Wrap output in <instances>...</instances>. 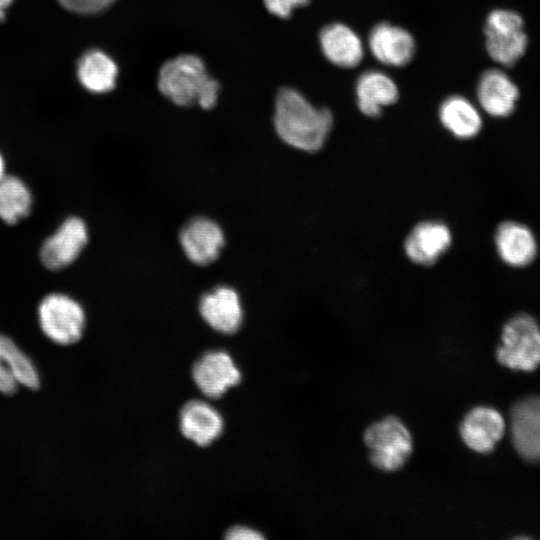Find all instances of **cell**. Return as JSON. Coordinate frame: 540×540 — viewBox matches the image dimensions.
<instances>
[{"label": "cell", "instance_id": "cell-21", "mask_svg": "<svg viewBox=\"0 0 540 540\" xmlns=\"http://www.w3.org/2000/svg\"><path fill=\"white\" fill-rule=\"evenodd\" d=\"M439 117L443 126L460 139H470L481 130L479 112L461 96L447 98L440 106Z\"/></svg>", "mask_w": 540, "mask_h": 540}, {"label": "cell", "instance_id": "cell-13", "mask_svg": "<svg viewBox=\"0 0 540 540\" xmlns=\"http://www.w3.org/2000/svg\"><path fill=\"white\" fill-rule=\"evenodd\" d=\"M202 318L214 330L231 334L236 332L243 318L238 293L227 286H220L205 294L199 305Z\"/></svg>", "mask_w": 540, "mask_h": 540}, {"label": "cell", "instance_id": "cell-20", "mask_svg": "<svg viewBox=\"0 0 540 540\" xmlns=\"http://www.w3.org/2000/svg\"><path fill=\"white\" fill-rule=\"evenodd\" d=\"M356 98L360 111L366 116L377 117L384 106L398 98L394 81L386 74L369 70L360 75L356 83Z\"/></svg>", "mask_w": 540, "mask_h": 540}, {"label": "cell", "instance_id": "cell-3", "mask_svg": "<svg viewBox=\"0 0 540 540\" xmlns=\"http://www.w3.org/2000/svg\"><path fill=\"white\" fill-rule=\"evenodd\" d=\"M363 441L370 463L383 472L400 470L413 451L409 429L392 415L371 423L364 431Z\"/></svg>", "mask_w": 540, "mask_h": 540}, {"label": "cell", "instance_id": "cell-27", "mask_svg": "<svg viewBox=\"0 0 540 540\" xmlns=\"http://www.w3.org/2000/svg\"><path fill=\"white\" fill-rule=\"evenodd\" d=\"M264 536L258 531H255L248 527L235 526L228 530L226 539L229 540H260Z\"/></svg>", "mask_w": 540, "mask_h": 540}, {"label": "cell", "instance_id": "cell-10", "mask_svg": "<svg viewBox=\"0 0 540 540\" xmlns=\"http://www.w3.org/2000/svg\"><path fill=\"white\" fill-rule=\"evenodd\" d=\"M504 429V420L498 411L479 406L464 416L459 433L468 448L478 453H489L503 436Z\"/></svg>", "mask_w": 540, "mask_h": 540}, {"label": "cell", "instance_id": "cell-2", "mask_svg": "<svg viewBox=\"0 0 540 540\" xmlns=\"http://www.w3.org/2000/svg\"><path fill=\"white\" fill-rule=\"evenodd\" d=\"M157 86L175 105L198 104L207 110L215 107L220 91L219 82L208 74L204 61L194 54H181L167 60L159 70Z\"/></svg>", "mask_w": 540, "mask_h": 540}, {"label": "cell", "instance_id": "cell-29", "mask_svg": "<svg viewBox=\"0 0 540 540\" xmlns=\"http://www.w3.org/2000/svg\"><path fill=\"white\" fill-rule=\"evenodd\" d=\"M4 171H5L4 160L0 154V179L5 175Z\"/></svg>", "mask_w": 540, "mask_h": 540}, {"label": "cell", "instance_id": "cell-4", "mask_svg": "<svg viewBox=\"0 0 540 540\" xmlns=\"http://www.w3.org/2000/svg\"><path fill=\"white\" fill-rule=\"evenodd\" d=\"M498 361L509 368L532 371L540 364V328L527 314L511 318L503 327Z\"/></svg>", "mask_w": 540, "mask_h": 540}, {"label": "cell", "instance_id": "cell-25", "mask_svg": "<svg viewBox=\"0 0 540 540\" xmlns=\"http://www.w3.org/2000/svg\"><path fill=\"white\" fill-rule=\"evenodd\" d=\"M310 0H263L266 9L279 18H289L293 10Z\"/></svg>", "mask_w": 540, "mask_h": 540}, {"label": "cell", "instance_id": "cell-1", "mask_svg": "<svg viewBox=\"0 0 540 540\" xmlns=\"http://www.w3.org/2000/svg\"><path fill=\"white\" fill-rule=\"evenodd\" d=\"M274 127L288 145L305 151L320 150L333 125L326 108H316L297 90L282 88L275 99Z\"/></svg>", "mask_w": 540, "mask_h": 540}, {"label": "cell", "instance_id": "cell-11", "mask_svg": "<svg viewBox=\"0 0 540 540\" xmlns=\"http://www.w3.org/2000/svg\"><path fill=\"white\" fill-rule=\"evenodd\" d=\"M450 229L437 221L416 225L404 242V251L414 263L423 266L434 264L451 245Z\"/></svg>", "mask_w": 540, "mask_h": 540}, {"label": "cell", "instance_id": "cell-15", "mask_svg": "<svg viewBox=\"0 0 540 540\" xmlns=\"http://www.w3.org/2000/svg\"><path fill=\"white\" fill-rule=\"evenodd\" d=\"M369 47L378 61L398 67L411 60L415 42L411 34L403 28L381 23L371 30Z\"/></svg>", "mask_w": 540, "mask_h": 540}, {"label": "cell", "instance_id": "cell-24", "mask_svg": "<svg viewBox=\"0 0 540 540\" xmlns=\"http://www.w3.org/2000/svg\"><path fill=\"white\" fill-rule=\"evenodd\" d=\"M68 11L92 15L100 13L110 7L115 0H57Z\"/></svg>", "mask_w": 540, "mask_h": 540}, {"label": "cell", "instance_id": "cell-7", "mask_svg": "<svg viewBox=\"0 0 540 540\" xmlns=\"http://www.w3.org/2000/svg\"><path fill=\"white\" fill-rule=\"evenodd\" d=\"M87 241L88 231L84 221L69 217L43 243L40 251L42 263L51 270L62 269L80 255Z\"/></svg>", "mask_w": 540, "mask_h": 540}, {"label": "cell", "instance_id": "cell-5", "mask_svg": "<svg viewBox=\"0 0 540 540\" xmlns=\"http://www.w3.org/2000/svg\"><path fill=\"white\" fill-rule=\"evenodd\" d=\"M41 330L56 344L71 345L79 341L85 327L82 306L67 295L52 293L38 307Z\"/></svg>", "mask_w": 540, "mask_h": 540}, {"label": "cell", "instance_id": "cell-19", "mask_svg": "<svg viewBox=\"0 0 540 540\" xmlns=\"http://www.w3.org/2000/svg\"><path fill=\"white\" fill-rule=\"evenodd\" d=\"M182 434L197 445L206 446L220 436L223 420L220 414L202 401L188 402L180 413Z\"/></svg>", "mask_w": 540, "mask_h": 540}, {"label": "cell", "instance_id": "cell-8", "mask_svg": "<svg viewBox=\"0 0 540 540\" xmlns=\"http://www.w3.org/2000/svg\"><path fill=\"white\" fill-rule=\"evenodd\" d=\"M179 238L185 255L197 265H207L215 261L224 245L221 227L206 217H196L188 221Z\"/></svg>", "mask_w": 540, "mask_h": 540}, {"label": "cell", "instance_id": "cell-6", "mask_svg": "<svg viewBox=\"0 0 540 540\" xmlns=\"http://www.w3.org/2000/svg\"><path fill=\"white\" fill-rule=\"evenodd\" d=\"M485 36L490 57L505 66L513 65L527 46L522 18L508 10H494L489 14Z\"/></svg>", "mask_w": 540, "mask_h": 540}, {"label": "cell", "instance_id": "cell-26", "mask_svg": "<svg viewBox=\"0 0 540 540\" xmlns=\"http://www.w3.org/2000/svg\"><path fill=\"white\" fill-rule=\"evenodd\" d=\"M19 386L12 371L0 360V393L12 395Z\"/></svg>", "mask_w": 540, "mask_h": 540}, {"label": "cell", "instance_id": "cell-22", "mask_svg": "<svg viewBox=\"0 0 540 540\" xmlns=\"http://www.w3.org/2000/svg\"><path fill=\"white\" fill-rule=\"evenodd\" d=\"M32 196L25 183L4 175L0 179V218L7 224H16L30 213Z\"/></svg>", "mask_w": 540, "mask_h": 540}, {"label": "cell", "instance_id": "cell-9", "mask_svg": "<svg viewBox=\"0 0 540 540\" xmlns=\"http://www.w3.org/2000/svg\"><path fill=\"white\" fill-rule=\"evenodd\" d=\"M193 378L204 395L217 398L240 382L241 373L228 353L212 351L195 363Z\"/></svg>", "mask_w": 540, "mask_h": 540}, {"label": "cell", "instance_id": "cell-18", "mask_svg": "<svg viewBox=\"0 0 540 540\" xmlns=\"http://www.w3.org/2000/svg\"><path fill=\"white\" fill-rule=\"evenodd\" d=\"M477 96L482 108L488 114L494 117H505L514 109L518 89L506 74L492 69L481 76Z\"/></svg>", "mask_w": 540, "mask_h": 540}, {"label": "cell", "instance_id": "cell-16", "mask_svg": "<svg viewBox=\"0 0 540 540\" xmlns=\"http://www.w3.org/2000/svg\"><path fill=\"white\" fill-rule=\"evenodd\" d=\"M118 73L114 59L98 48L85 51L76 65V76L80 85L94 94L112 91L116 86Z\"/></svg>", "mask_w": 540, "mask_h": 540}, {"label": "cell", "instance_id": "cell-12", "mask_svg": "<svg viewBox=\"0 0 540 540\" xmlns=\"http://www.w3.org/2000/svg\"><path fill=\"white\" fill-rule=\"evenodd\" d=\"M494 241L500 259L511 267L529 265L538 252L537 240L532 230L517 221L500 223Z\"/></svg>", "mask_w": 540, "mask_h": 540}, {"label": "cell", "instance_id": "cell-14", "mask_svg": "<svg viewBox=\"0 0 540 540\" xmlns=\"http://www.w3.org/2000/svg\"><path fill=\"white\" fill-rule=\"evenodd\" d=\"M511 432L515 448L528 460H540V397L517 403L511 412Z\"/></svg>", "mask_w": 540, "mask_h": 540}, {"label": "cell", "instance_id": "cell-23", "mask_svg": "<svg viewBox=\"0 0 540 540\" xmlns=\"http://www.w3.org/2000/svg\"><path fill=\"white\" fill-rule=\"evenodd\" d=\"M0 360L12 371L19 385L40 386V376L32 360L7 336L0 334Z\"/></svg>", "mask_w": 540, "mask_h": 540}, {"label": "cell", "instance_id": "cell-17", "mask_svg": "<svg viewBox=\"0 0 540 540\" xmlns=\"http://www.w3.org/2000/svg\"><path fill=\"white\" fill-rule=\"evenodd\" d=\"M319 39L326 58L339 67H355L363 58L360 38L344 24L334 23L324 27Z\"/></svg>", "mask_w": 540, "mask_h": 540}, {"label": "cell", "instance_id": "cell-28", "mask_svg": "<svg viewBox=\"0 0 540 540\" xmlns=\"http://www.w3.org/2000/svg\"><path fill=\"white\" fill-rule=\"evenodd\" d=\"M13 0H0V22L5 19L6 9L12 4Z\"/></svg>", "mask_w": 540, "mask_h": 540}]
</instances>
